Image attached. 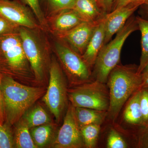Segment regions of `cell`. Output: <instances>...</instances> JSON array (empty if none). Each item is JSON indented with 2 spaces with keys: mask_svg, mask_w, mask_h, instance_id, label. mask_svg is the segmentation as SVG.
I'll return each mask as SVG.
<instances>
[{
  "mask_svg": "<svg viewBox=\"0 0 148 148\" xmlns=\"http://www.w3.org/2000/svg\"><path fill=\"white\" fill-rule=\"evenodd\" d=\"M47 89L42 86L23 84L3 76L1 83L5 121L9 127L14 125L29 109L42 97Z\"/></svg>",
  "mask_w": 148,
  "mask_h": 148,
  "instance_id": "cell-1",
  "label": "cell"
},
{
  "mask_svg": "<svg viewBox=\"0 0 148 148\" xmlns=\"http://www.w3.org/2000/svg\"><path fill=\"white\" fill-rule=\"evenodd\" d=\"M0 73L23 84L39 86L24 53L18 32L0 36Z\"/></svg>",
  "mask_w": 148,
  "mask_h": 148,
  "instance_id": "cell-2",
  "label": "cell"
},
{
  "mask_svg": "<svg viewBox=\"0 0 148 148\" xmlns=\"http://www.w3.org/2000/svg\"><path fill=\"white\" fill-rule=\"evenodd\" d=\"M135 65L119 64L110 73L107 81L110 104L108 115L116 118L125 103L142 87L141 73Z\"/></svg>",
  "mask_w": 148,
  "mask_h": 148,
  "instance_id": "cell-3",
  "label": "cell"
},
{
  "mask_svg": "<svg viewBox=\"0 0 148 148\" xmlns=\"http://www.w3.org/2000/svg\"><path fill=\"white\" fill-rule=\"evenodd\" d=\"M139 30L136 18L132 16L113 39L105 45L98 53L92 69L95 80L107 83L110 73L119 64L123 47L128 37Z\"/></svg>",
  "mask_w": 148,
  "mask_h": 148,
  "instance_id": "cell-4",
  "label": "cell"
},
{
  "mask_svg": "<svg viewBox=\"0 0 148 148\" xmlns=\"http://www.w3.org/2000/svg\"><path fill=\"white\" fill-rule=\"evenodd\" d=\"M49 82L42 101L59 122L68 106V89L67 81L62 69L55 59L49 66Z\"/></svg>",
  "mask_w": 148,
  "mask_h": 148,
  "instance_id": "cell-5",
  "label": "cell"
},
{
  "mask_svg": "<svg viewBox=\"0 0 148 148\" xmlns=\"http://www.w3.org/2000/svg\"><path fill=\"white\" fill-rule=\"evenodd\" d=\"M106 84L95 80L72 87L68 90V98L74 107L108 110L110 93Z\"/></svg>",
  "mask_w": 148,
  "mask_h": 148,
  "instance_id": "cell-6",
  "label": "cell"
},
{
  "mask_svg": "<svg viewBox=\"0 0 148 148\" xmlns=\"http://www.w3.org/2000/svg\"><path fill=\"white\" fill-rule=\"evenodd\" d=\"M56 54L72 87L91 81L92 70L82 56L63 42H56Z\"/></svg>",
  "mask_w": 148,
  "mask_h": 148,
  "instance_id": "cell-7",
  "label": "cell"
},
{
  "mask_svg": "<svg viewBox=\"0 0 148 148\" xmlns=\"http://www.w3.org/2000/svg\"><path fill=\"white\" fill-rule=\"evenodd\" d=\"M31 29L20 27L18 34L24 53L29 61L36 80L42 85L45 78L47 58L39 39Z\"/></svg>",
  "mask_w": 148,
  "mask_h": 148,
  "instance_id": "cell-8",
  "label": "cell"
},
{
  "mask_svg": "<svg viewBox=\"0 0 148 148\" xmlns=\"http://www.w3.org/2000/svg\"><path fill=\"white\" fill-rule=\"evenodd\" d=\"M75 110V107L70 103L66 110L63 125L51 143V147L81 148L84 147Z\"/></svg>",
  "mask_w": 148,
  "mask_h": 148,
  "instance_id": "cell-9",
  "label": "cell"
},
{
  "mask_svg": "<svg viewBox=\"0 0 148 148\" xmlns=\"http://www.w3.org/2000/svg\"><path fill=\"white\" fill-rule=\"evenodd\" d=\"M0 16L20 27L32 29L38 27L29 9L16 1L0 0Z\"/></svg>",
  "mask_w": 148,
  "mask_h": 148,
  "instance_id": "cell-10",
  "label": "cell"
},
{
  "mask_svg": "<svg viewBox=\"0 0 148 148\" xmlns=\"http://www.w3.org/2000/svg\"><path fill=\"white\" fill-rule=\"evenodd\" d=\"M98 22L84 21L66 33L59 35V36L63 42L82 56Z\"/></svg>",
  "mask_w": 148,
  "mask_h": 148,
  "instance_id": "cell-11",
  "label": "cell"
},
{
  "mask_svg": "<svg viewBox=\"0 0 148 148\" xmlns=\"http://www.w3.org/2000/svg\"><path fill=\"white\" fill-rule=\"evenodd\" d=\"M139 7L128 4L107 14L104 17L105 38L104 45L109 42L124 26Z\"/></svg>",
  "mask_w": 148,
  "mask_h": 148,
  "instance_id": "cell-12",
  "label": "cell"
},
{
  "mask_svg": "<svg viewBox=\"0 0 148 148\" xmlns=\"http://www.w3.org/2000/svg\"><path fill=\"white\" fill-rule=\"evenodd\" d=\"M104 17L96 24L92 37L84 53L82 56L86 63L92 70L98 53L104 45L105 38Z\"/></svg>",
  "mask_w": 148,
  "mask_h": 148,
  "instance_id": "cell-13",
  "label": "cell"
},
{
  "mask_svg": "<svg viewBox=\"0 0 148 148\" xmlns=\"http://www.w3.org/2000/svg\"><path fill=\"white\" fill-rule=\"evenodd\" d=\"M86 21L74 9L62 11L53 19L52 27L58 36Z\"/></svg>",
  "mask_w": 148,
  "mask_h": 148,
  "instance_id": "cell-14",
  "label": "cell"
},
{
  "mask_svg": "<svg viewBox=\"0 0 148 148\" xmlns=\"http://www.w3.org/2000/svg\"><path fill=\"white\" fill-rule=\"evenodd\" d=\"M74 9L86 21L96 23L106 16L97 0H76Z\"/></svg>",
  "mask_w": 148,
  "mask_h": 148,
  "instance_id": "cell-15",
  "label": "cell"
},
{
  "mask_svg": "<svg viewBox=\"0 0 148 148\" xmlns=\"http://www.w3.org/2000/svg\"><path fill=\"white\" fill-rule=\"evenodd\" d=\"M140 88L130 98L123 112V119L128 124L142 127L143 118L140 104Z\"/></svg>",
  "mask_w": 148,
  "mask_h": 148,
  "instance_id": "cell-16",
  "label": "cell"
},
{
  "mask_svg": "<svg viewBox=\"0 0 148 148\" xmlns=\"http://www.w3.org/2000/svg\"><path fill=\"white\" fill-rule=\"evenodd\" d=\"M75 115L80 127L90 124L101 125L108 115V112L86 108L75 107Z\"/></svg>",
  "mask_w": 148,
  "mask_h": 148,
  "instance_id": "cell-17",
  "label": "cell"
},
{
  "mask_svg": "<svg viewBox=\"0 0 148 148\" xmlns=\"http://www.w3.org/2000/svg\"><path fill=\"white\" fill-rule=\"evenodd\" d=\"M55 127L51 123L30 128L32 139L37 148L45 147L52 143Z\"/></svg>",
  "mask_w": 148,
  "mask_h": 148,
  "instance_id": "cell-18",
  "label": "cell"
},
{
  "mask_svg": "<svg viewBox=\"0 0 148 148\" xmlns=\"http://www.w3.org/2000/svg\"><path fill=\"white\" fill-rule=\"evenodd\" d=\"M14 135V148H38L30 133V128L21 118L16 124Z\"/></svg>",
  "mask_w": 148,
  "mask_h": 148,
  "instance_id": "cell-19",
  "label": "cell"
},
{
  "mask_svg": "<svg viewBox=\"0 0 148 148\" xmlns=\"http://www.w3.org/2000/svg\"><path fill=\"white\" fill-rule=\"evenodd\" d=\"M22 118L29 128L52 123L47 112L40 105L32 107L27 111Z\"/></svg>",
  "mask_w": 148,
  "mask_h": 148,
  "instance_id": "cell-20",
  "label": "cell"
},
{
  "mask_svg": "<svg viewBox=\"0 0 148 148\" xmlns=\"http://www.w3.org/2000/svg\"><path fill=\"white\" fill-rule=\"evenodd\" d=\"M141 35V56L138 71L140 73L148 63V20L140 16L135 17Z\"/></svg>",
  "mask_w": 148,
  "mask_h": 148,
  "instance_id": "cell-21",
  "label": "cell"
},
{
  "mask_svg": "<svg viewBox=\"0 0 148 148\" xmlns=\"http://www.w3.org/2000/svg\"><path fill=\"white\" fill-rule=\"evenodd\" d=\"M101 130V125L90 124L81 128L84 147L87 148H95Z\"/></svg>",
  "mask_w": 148,
  "mask_h": 148,
  "instance_id": "cell-22",
  "label": "cell"
},
{
  "mask_svg": "<svg viewBox=\"0 0 148 148\" xmlns=\"http://www.w3.org/2000/svg\"><path fill=\"white\" fill-rule=\"evenodd\" d=\"M50 10L58 13L62 11L73 9L76 0H44Z\"/></svg>",
  "mask_w": 148,
  "mask_h": 148,
  "instance_id": "cell-23",
  "label": "cell"
},
{
  "mask_svg": "<svg viewBox=\"0 0 148 148\" xmlns=\"http://www.w3.org/2000/svg\"><path fill=\"white\" fill-rule=\"evenodd\" d=\"M14 148V136L10 127L0 124V148Z\"/></svg>",
  "mask_w": 148,
  "mask_h": 148,
  "instance_id": "cell-24",
  "label": "cell"
},
{
  "mask_svg": "<svg viewBox=\"0 0 148 148\" xmlns=\"http://www.w3.org/2000/svg\"><path fill=\"white\" fill-rule=\"evenodd\" d=\"M107 147L126 148L128 147V145L119 132L112 129L109 132L107 138Z\"/></svg>",
  "mask_w": 148,
  "mask_h": 148,
  "instance_id": "cell-25",
  "label": "cell"
},
{
  "mask_svg": "<svg viewBox=\"0 0 148 148\" xmlns=\"http://www.w3.org/2000/svg\"><path fill=\"white\" fill-rule=\"evenodd\" d=\"M140 104L143 118V127L148 125V87L140 88Z\"/></svg>",
  "mask_w": 148,
  "mask_h": 148,
  "instance_id": "cell-26",
  "label": "cell"
},
{
  "mask_svg": "<svg viewBox=\"0 0 148 148\" xmlns=\"http://www.w3.org/2000/svg\"><path fill=\"white\" fill-rule=\"evenodd\" d=\"M30 8L40 24H45V18L40 5L39 0H21Z\"/></svg>",
  "mask_w": 148,
  "mask_h": 148,
  "instance_id": "cell-27",
  "label": "cell"
},
{
  "mask_svg": "<svg viewBox=\"0 0 148 148\" xmlns=\"http://www.w3.org/2000/svg\"><path fill=\"white\" fill-rule=\"evenodd\" d=\"M20 27L0 16V36L18 32Z\"/></svg>",
  "mask_w": 148,
  "mask_h": 148,
  "instance_id": "cell-28",
  "label": "cell"
},
{
  "mask_svg": "<svg viewBox=\"0 0 148 148\" xmlns=\"http://www.w3.org/2000/svg\"><path fill=\"white\" fill-rule=\"evenodd\" d=\"M137 146L139 148H148V125L141 127L138 135Z\"/></svg>",
  "mask_w": 148,
  "mask_h": 148,
  "instance_id": "cell-29",
  "label": "cell"
},
{
  "mask_svg": "<svg viewBox=\"0 0 148 148\" xmlns=\"http://www.w3.org/2000/svg\"><path fill=\"white\" fill-rule=\"evenodd\" d=\"M114 1V0H98V3L103 12L107 14L112 11Z\"/></svg>",
  "mask_w": 148,
  "mask_h": 148,
  "instance_id": "cell-30",
  "label": "cell"
},
{
  "mask_svg": "<svg viewBox=\"0 0 148 148\" xmlns=\"http://www.w3.org/2000/svg\"><path fill=\"white\" fill-rule=\"evenodd\" d=\"M3 77V75L0 73V124L1 125L4 124L5 121L4 108L1 90V83Z\"/></svg>",
  "mask_w": 148,
  "mask_h": 148,
  "instance_id": "cell-31",
  "label": "cell"
},
{
  "mask_svg": "<svg viewBox=\"0 0 148 148\" xmlns=\"http://www.w3.org/2000/svg\"><path fill=\"white\" fill-rule=\"evenodd\" d=\"M142 77V87H148V63L141 73Z\"/></svg>",
  "mask_w": 148,
  "mask_h": 148,
  "instance_id": "cell-32",
  "label": "cell"
},
{
  "mask_svg": "<svg viewBox=\"0 0 148 148\" xmlns=\"http://www.w3.org/2000/svg\"><path fill=\"white\" fill-rule=\"evenodd\" d=\"M130 1V0H114L112 11L127 5Z\"/></svg>",
  "mask_w": 148,
  "mask_h": 148,
  "instance_id": "cell-33",
  "label": "cell"
},
{
  "mask_svg": "<svg viewBox=\"0 0 148 148\" xmlns=\"http://www.w3.org/2000/svg\"><path fill=\"white\" fill-rule=\"evenodd\" d=\"M140 14L141 17L148 20V3L140 6Z\"/></svg>",
  "mask_w": 148,
  "mask_h": 148,
  "instance_id": "cell-34",
  "label": "cell"
},
{
  "mask_svg": "<svg viewBox=\"0 0 148 148\" xmlns=\"http://www.w3.org/2000/svg\"><path fill=\"white\" fill-rule=\"evenodd\" d=\"M148 3V0H130V4L140 7L143 4Z\"/></svg>",
  "mask_w": 148,
  "mask_h": 148,
  "instance_id": "cell-35",
  "label": "cell"
},
{
  "mask_svg": "<svg viewBox=\"0 0 148 148\" xmlns=\"http://www.w3.org/2000/svg\"><path fill=\"white\" fill-rule=\"evenodd\" d=\"M97 1H98V0H97Z\"/></svg>",
  "mask_w": 148,
  "mask_h": 148,
  "instance_id": "cell-36",
  "label": "cell"
}]
</instances>
